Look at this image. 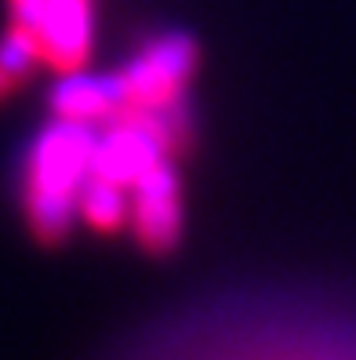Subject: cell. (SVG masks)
<instances>
[{
    "label": "cell",
    "instance_id": "6da1fadb",
    "mask_svg": "<svg viewBox=\"0 0 356 360\" xmlns=\"http://www.w3.org/2000/svg\"><path fill=\"white\" fill-rule=\"evenodd\" d=\"M106 360H356V288L247 281L138 324Z\"/></svg>",
    "mask_w": 356,
    "mask_h": 360
},
{
    "label": "cell",
    "instance_id": "7a4b0ae2",
    "mask_svg": "<svg viewBox=\"0 0 356 360\" xmlns=\"http://www.w3.org/2000/svg\"><path fill=\"white\" fill-rule=\"evenodd\" d=\"M91 167V124L58 117L26 142L15 167V197L26 226L44 240H58L80 215Z\"/></svg>",
    "mask_w": 356,
    "mask_h": 360
},
{
    "label": "cell",
    "instance_id": "3957f363",
    "mask_svg": "<svg viewBox=\"0 0 356 360\" xmlns=\"http://www.w3.org/2000/svg\"><path fill=\"white\" fill-rule=\"evenodd\" d=\"M37 66L80 70L91 51V0H11V33Z\"/></svg>",
    "mask_w": 356,
    "mask_h": 360
}]
</instances>
